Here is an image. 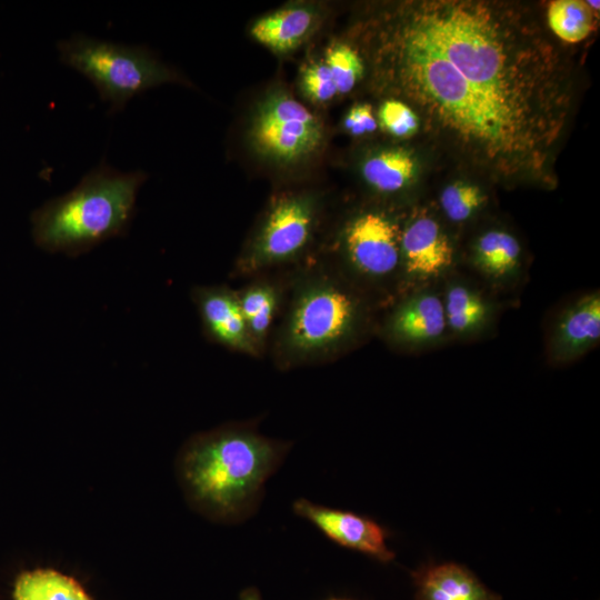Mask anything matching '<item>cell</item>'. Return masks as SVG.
Instances as JSON below:
<instances>
[{
    "label": "cell",
    "mask_w": 600,
    "mask_h": 600,
    "mask_svg": "<svg viewBox=\"0 0 600 600\" xmlns=\"http://www.w3.org/2000/svg\"><path fill=\"white\" fill-rule=\"evenodd\" d=\"M359 33L376 88L407 103L433 143L498 181L556 182L573 74L531 8L406 0L382 4Z\"/></svg>",
    "instance_id": "1"
},
{
    "label": "cell",
    "mask_w": 600,
    "mask_h": 600,
    "mask_svg": "<svg viewBox=\"0 0 600 600\" xmlns=\"http://www.w3.org/2000/svg\"><path fill=\"white\" fill-rule=\"evenodd\" d=\"M286 451L287 446L248 429L212 431L186 444L180 480L200 512L220 522H241L256 512Z\"/></svg>",
    "instance_id": "2"
},
{
    "label": "cell",
    "mask_w": 600,
    "mask_h": 600,
    "mask_svg": "<svg viewBox=\"0 0 600 600\" xmlns=\"http://www.w3.org/2000/svg\"><path fill=\"white\" fill-rule=\"evenodd\" d=\"M146 179L143 171L122 172L99 163L72 190L48 200L32 213L36 244L51 253L78 257L126 234Z\"/></svg>",
    "instance_id": "3"
},
{
    "label": "cell",
    "mask_w": 600,
    "mask_h": 600,
    "mask_svg": "<svg viewBox=\"0 0 600 600\" xmlns=\"http://www.w3.org/2000/svg\"><path fill=\"white\" fill-rule=\"evenodd\" d=\"M60 60L88 78L111 113L134 96L164 82L183 81L144 46H128L74 33L58 42Z\"/></svg>",
    "instance_id": "4"
},
{
    "label": "cell",
    "mask_w": 600,
    "mask_h": 600,
    "mask_svg": "<svg viewBox=\"0 0 600 600\" xmlns=\"http://www.w3.org/2000/svg\"><path fill=\"white\" fill-rule=\"evenodd\" d=\"M324 140L322 121L282 88L262 97L248 126V142L254 153L281 167L317 156Z\"/></svg>",
    "instance_id": "5"
},
{
    "label": "cell",
    "mask_w": 600,
    "mask_h": 600,
    "mask_svg": "<svg viewBox=\"0 0 600 600\" xmlns=\"http://www.w3.org/2000/svg\"><path fill=\"white\" fill-rule=\"evenodd\" d=\"M356 318L357 306L350 294L332 283H313L294 301L284 343L299 356L329 350L349 336Z\"/></svg>",
    "instance_id": "6"
},
{
    "label": "cell",
    "mask_w": 600,
    "mask_h": 600,
    "mask_svg": "<svg viewBox=\"0 0 600 600\" xmlns=\"http://www.w3.org/2000/svg\"><path fill=\"white\" fill-rule=\"evenodd\" d=\"M316 211V198L309 193L276 201L247 251L244 270H257L299 253L311 237Z\"/></svg>",
    "instance_id": "7"
},
{
    "label": "cell",
    "mask_w": 600,
    "mask_h": 600,
    "mask_svg": "<svg viewBox=\"0 0 600 600\" xmlns=\"http://www.w3.org/2000/svg\"><path fill=\"white\" fill-rule=\"evenodd\" d=\"M401 231L388 216L367 211L354 217L344 231V247L351 263L362 273L381 277L400 262Z\"/></svg>",
    "instance_id": "8"
},
{
    "label": "cell",
    "mask_w": 600,
    "mask_h": 600,
    "mask_svg": "<svg viewBox=\"0 0 600 600\" xmlns=\"http://www.w3.org/2000/svg\"><path fill=\"white\" fill-rule=\"evenodd\" d=\"M294 513L316 526L333 542L372 557L381 562L393 560L394 553L386 543L387 532L376 521L354 512L332 509L298 499Z\"/></svg>",
    "instance_id": "9"
},
{
    "label": "cell",
    "mask_w": 600,
    "mask_h": 600,
    "mask_svg": "<svg viewBox=\"0 0 600 600\" xmlns=\"http://www.w3.org/2000/svg\"><path fill=\"white\" fill-rule=\"evenodd\" d=\"M400 256L409 276L429 278L451 266L453 248L437 220L419 216L401 231Z\"/></svg>",
    "instance_id": "10"
},
{
    "label": "cell",
    "mask_w": 600,
    "mask_h": 600,
    "mask_svg": "<svg viewBox=\"0 0 600 600\" xmlns=\"http://www.w3.org/2000/svg\"><path fill=\"white\" fill-rule=\"evenodd\" d=\"M322 12L313 3H291L257 19L251 37L277 53L296 50L317 30Z\"/></svg>",
    "instance_id": "11"
},
{
    "label": "cell",
    "mask_w": 600,
    "mask_h": 600,
    "mask_svg": "<svg viewBox=\"0 0 600 600\" xmlns=\"http://www.w3.org/2000/svg\"><path fill=\"white\" fill-rule=\"evenodd\" d=\"M194 300L211 338L230 348L254 353V341L234 294L223 289L201 288L196 290Z\"/></svg>",
    "instance_id": "12"
},
{
    "label": "cell",
    "mask_w": 600,
    "mask_h": 600,
    "mask_svg": "<svg viewBox=\"0 0 600 600\" xmlns=\"http://www.w3.org/2000/svg\"><path fill=\"white\" fill-rule=\"evenodd\" d=\"M416 600H502L467 567L444 562L412 573Z\"/></svg>",
    "instance_id": "13"
},
{
    "label": "cell",
    "mask_w": 600,
    "mask_h": 600,
    "mask_svg": "<svg viewBox=\"0 0 600 600\" xmlns=\"http://www.w3.org/2000/svg\"><path fill=\"white\" fill-rule=\"evenodd\" d=\"M600 338V298L598 293L583 297L570 307L558 322L552 352L559 360L580 356Z\"/></svg>",
    "instance_id": "14"
},
{
    "label": "cell",
    "mask_w": 600,
    "mask_h": 600,
    "mask_svg": "<svg viewBox=\"0 0 600 600\" xmlns=\"http://www.w3.org/2000/svg\"><path fill=\"white\" fill-rule=\"evenodd\" d=\"M447 327L443 301L436 294L421 293L401 304L389 322L391 337L404 343L438 339Z\"/></svg>",
    "instance_id": "15"
},
{
    "label": "cell",
    "mask_w": 600,
    "mask_h": 600,
    "mask_svg": "<svg viewBox=\"0 0 600 600\" xmlns=\"http://www.w3.org/2000/svg\"><path fill=\"white\" fill-rule=\"evenodd\" d=\"M417 160L404 148L381 149L364 159L361 173L366 182L381 193L399 192L414 180Z\"/></svg>",
    "instance_id": "16"
},
{
    "label": "cell",
    "mask_w": 600,
    "mask_h": 600,
    "mask_svg": "<svg viewBox=\"0 0 600 600\" xmlns=\"http://www.w3.org/2000/svg\"><path fill=\"white\" fill-rule=\"evenodd\" d=\"M13 600L93 599L74 578L53 569H33L17 577Z\"/></svg>",
    "instance_id": "17"
},
{
    "label": "cell",
    "mask_w": 600,
    "mask_h": 600,
    "mask_svg": "<svg viewBox=\"0 0 600 600\" xmlns=\"http://www.w3.org/2000/svg\"><path fill=\"white\" fill-rule=\"evenodd\" d=\"M594 11L588 1L553 0L547 7V28L562 42H581L594 29Z\"/></svg>",
    "instance_id": "18"
},
{
    "label": "cell",
    "mask_w": 600,
    "mask_h": 600,
    "mask_svg": "<svg viewBox=\"0 0 600 600\" xmlns=\"http://www.w3.org/2000/svg\"><path fill=\"white\" fill-rule=\"evenodd\" d=\"M520 244L507 231L490 230L474 246V260L488 274L503 277L516 269L520 260Z\"/></svg>",
    "instance_id": "19"
},
{
    "label": "cell",
    "mask_w": 600,
    "mask_h": 600,
    "mask_svg": "<svg viewBox=\"0 0 600 600\" xmlns=\"http://www.w3.org/2000/svg\"><path fill=\"white\" fill-rule=\"evenodd\" d=\"M447 326L459 333L479 328L487 318V306L480 296L463 284L449 288L443 302Z\"/></svg>",
    "instance_id": "20"
},
{
    "label": "cell",
    "mask_w": 600,
    "mask_h": 600,
    "mask_svg": "<svg viewBox=\"0 0 600 600\" xmlns=\"http://www.w3.org/2000/svg\"><path fill=\"white\" fill-rule=\"evenodd\" d=\"M253 341L263 338L271 324L277 308V296L268 284H257L238 299Z\"/></svg>",
    "instance_id": "21"
},
{
    "label": "cell",
    "mask_w": 600,
    "mask_h": 600,
    "mask_svg": "<svg viewBox=\"0 0 600 600\" xmlns=\"http://www.w3.org/2000/svg\"><path fill=\"white\" fill-rule=\"evenodd\" d=\"M323 61L332 74L338 94L349 93L363 77V58L359 50L349 43H331Z\"/></svg>",
    "instance_id": "22"
},
{
    "label": "cell",
    "mask_w": 600,
    "mask_h": 600,
    "mask_svg": "<svg viewBox=\"0 0 600 600\" xmlns=\"http://www.w3.org/2000/svg\"><path fill=\"white\" fill-rule=\"evenodd\" d=\"M486 201L481 188L467 181H456L447 186L440 194V204L446 216L453 222L471 218Z\"/></svg>",
    "instance_id": "23"
},
{
    "label": "cell",
    "mask_w": 600,
    "mask_h": 600,
    "mask_svg": "<svg viewBox=\"0 0 600 600\" xmlns=\"http://www.w3.org/2000/svg\"><path fill=\"white\" fill-rule=\"evenodd\" d=\"M378 124L396 138H410L420 129L416 112L404 102L387 98L378 111Z\"/></svg>",
    "instance_id": "24"
},
{
    "label": "cell",
    "mask_w": 600,
    "mask_h": 600,
    "mask_svg": "<svg viewBox=\"0 0 600 600\" xmlns=\"http://www.w3.org/2000/svg\"><path fill=\"white\" fill-rule=\"evenodd\" d=\"M300 89L316 103H327L338 96L332 74L324 61L310 62L302 69Z\"/></svg>",
    "instance_id": "25"
},
{
    "label": "cell",
    "mask_w": 600,
    "mask_h": 600,
    "mask_svg": "<svg viewBox=\"0 0 600 600\" xmlns=\"http://www.w3.org/2000/svg\"><path fill=\"white\" fill-rule=\"evenodd\" d=\"M343 127L353 137L374 132L378 128V120L373 114L372 107L368 103L354 104L346 114Z\"/></svg>",
    "instance_id": "26"
},
{
    "label": "cell",
    "mask_w": 600,
    "mask_h": 600,
    "mask_svg": "<svg viewBox=\"0 0 600 600\" xmlns=\"http://www.w3.org/2000/svg\"><path fill=\"white\" fill-rule=\"evenodd\" d=\"M239 600H262L260 592L254 587L243 589L239 594Z\"/></svg>",
    "instance_id": "27"
},
{
    "label": "cell",
    "mask_w": 600,
    "mask_h": 600,
    "mask_svg": "<svg viewBox=\"0 0 600 600\" xmlns=\"http://www.w3.org/2000/svg\"><path fill=\"white\" fill-rule=\"evenodd\" d=\"M327 600H350V599L330 598V599H327Z\"/></svg>",
    "instance_id": "28"
}]
</instances>
